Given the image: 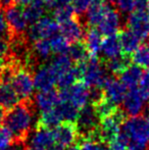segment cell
I'll list each match as a JSON object with an SVG mask.
<instances>
[{
    "label": "cell",
    "instance_id": "24",
    "mask_svg": "<svg viewBox=\"0 0 149 150\" xmlns=\"http://www.w3.org/2000/svg\"><path fill=\"white\" fill-rule=\"evenodd\" d=\"M46 8H47V6H46L44 0H33L28 5L25 6V16H26L29 24L32 25L43 18Z\"/></svg>",
    "mask_w": 149,
    "mask_h": 150
},
{
    "label": "cell",
    "instance_id": "48",
    "mask_svg": "<svg viewBox=\"0 0 149 150\" xmlns=\"http://www.w3.org/2000/svg\"><path fill=\"white\" fill-rule=\"evenodd\" d=\"M148 107H149V100H148Z\"/></svg>",
    "mask_w": 149,
    "mask_h": 150
},
{
    "label": "cell",
    "instance_id": "47",
    "mask_svg": "<svg viewBox=\"0 0 149 150\" xmlns=\"http://www.w3.org/2000/svg\"><path fill=\"white\" fill-rule=\"evenodd\" d=\"M147 122H148V125H149V117H147Z\"/></svg>",
    "mask_w": 149,
    "mask_h": 150
},
{
    "label": "cell",
    "instance_id": "32",
    "mask_svg": "<svg viewBox=\"0 0 149 150\" xmlns=\"http://www.w3.org/2000/svg\"><path fill=\"white\" fill-rule=\"evenodd\" d=\"M14 144H18L12 133L7 127L0 126V149L7 150L11 148Z\"/></svg>",
    "mask_w": 149,
    "mask_h": 150
},
{
    "label": "cell",
    "instance_id": "34",
    "mask_svg": "<svg viewBox=\"0 0 149 150\" xmlns=\"http://www.w3.org/2000/svg\"><path fill=\"white\" fill-rule=\"evenodd\" d=\"M137 0H115L114 4L119 13L130 14L136 8Z\"/></svg>",
    "mask_w": 149,
    "mask_h": 150
},
{
    "label": "cell",
    "instance_id": "25",
    "mask_svg": "<svg viewBox=\"0 0 149 150\" xmlns=\"http://www.w3.org/2000/svg\"><path fill=\"white\" fill-rule=\"evenodd\" d=\"M73 62L74 61L71 59L68 54H60V55H56L54 58H52L49 64L54 71V73L56 74L58 79L60 76L64 75V73H66L68 69H71L74 67Z\"/></svg>",
    "mask_w": 149,
    "mask_h": 150
},
{
    "label": "cell",
    "instance_id": "49",
    "mask_svg": "<svg viewBox=\"0 0 149 150\" xmlns=\"http://www.w3.org/2000/svg\"><path fill=\"white\" fill-rule=\"evenodd\" d=\"M148 69H149V67H148Z\"/></svg>",
    "mask_w": 149,
    "mask_h": 150
},
{
    "label": "cell",
    "instance_id": "22",
    "mask_svg": "<svg viewBox=\"0 0 149 150\" xmlns=\"http://www.w3.org/2000/svg\"><path fill=\"white\" fill-rule=\"evenodd\" d=\"M112 5L107 2L101 1L93 4L86 12V23H87L89 28H97L99 23L101 22L102 18L106 13Z\"/></svg>",
    "mask_w": 149,
    "mask_h": 150
},
{
    "label": "cell",
    "instance_id": "4",
    "mask_svg": "<svg viewBox=\"0 0 149 150\" xmlns=\"http://www.w3.org/2000/svg\"><path fill=\"white\" fill-rule=\"evenodd\" d=\"M126 119L124 110L117 108L109 115L100 120L99 127L97 130V139L102 143L107 144L112 139L119 135Z\"/></svg>",
    "mask_w": 149,
    "mask_h": 150
},
{
    "label": "cell",
    "instance_id": "8",
    "mask_svg": "<svg viewBox=\"0 0 149 150\" xmlns=\"http://www.w3.org/2000/svg\"><path fill=\"white\" fill-rule=\"evenodd\" d=\"M28 38L35 42L41 39H50L60 33L59 24L51 16H43L38 22L32 24L28 29Z\"/></svg>",
    "mask_w": 149,
    "mask_h": 150
},
{
    "label": "cell",
    "instance_id": "14",
    "mask_svg": "<svg viewBox=\"0 0 149 150\" xmlns=\"http://www.w3.org/2000/svg\"><path fill=\"white\" fill-rule=\"evenodd\" d=\"M127 87L119 80H117L112 77L107 80L103 89H102V94H103L104 98H106L108 101H110L117 106L123 103L124 99L127 95Z\"/></svg>",
    "mask_w": 149,
    "mask_h": 150
},
{
    "label": "cell",
    "instance_id": "36",
    "mask_svg": "<svg viewBox=\"0 0 149 150\" xmlns=\"http://www.w3.org/2000/svg\"><path fill=\"white\" fill-rule=\"evenodd\" d=\"M107 150H129L127 141L121 133L107 143Z\"/></svg>",
    "mask_w": 149,
    "mask_h": 150
},
{
    "label": "cell",
    "instance_id": "17",
    "mask_svg": "<svg viewBox=\"0 0 149 150\" xmlns=\"http://www.w3.org/2000/svg\"><path fill=\"white\" fill-rule=\"evenodd\" d=\"M31 146L42 150H50L54 146V138L52 129L36 125L34 133L31 137Z\"/></svg>",
    "mask_w": 149,
    "mask_h": 150
},
{
    "label": "cell",
    "instance_id": "30",
    "mask_svg": "<svg viewBox=\"0 0 149 150\" xmlns=\"http://www.w3.org/2000/svg\"><path fill=\"white\" fill-rule=\"evenodd\" d=\"M132 60L135 64L141 67H149V43L140 45L132 55Z\"/></svg>",
    "mask_w": 149,
    "mask_h": 150
},
{
    "label": "cell",
    "instance_id": "11",
    "mask_svg": "<svg viewBox=\"0 0 149 150\" xmlns=\"http://www.w3.org/2000/svg\"><path fill=\"white\" fill-rule=\"evenodd\" d=\"M35 89L38 92L53 90L57 86V76L50 64H41L34 74Z\"/></svg>",
    "mask_w": 149,
    "mask_h": 150
},
{
    "label": "cell",
    "instance_id": "37",
    "mask_svg": "<svg viewBox=\"0 0 149 150\" xmlns=\"http://www.w3.org/2000/svg\"><path fill=\"white\" fill-rule=\"evenodd\" d=\"M138 89L140 90V92L146 99H149V71L144 73Z\"/></svg>",
    "mask_w": 149,
    "mask_h": 150
},
{
    "label": "cell",
    "instance_id": "19",
    "mask_svg": "<svg viewBox=\"0 0 149 150\" xmlns=\"http://www.w3.org/2000/svg\"><path fill=\"white\" fill-rule=\"evenodd\" d=\"M143 75V67L132 63L119 74V81L127 87V89H134L139 86Z\"/></svg>",
    "mask_w": 149,
    "mask_h": 150
},
{
    "label": "cell",
    "instance_id": "13",
    "mask_svg": "<svg viewBox=\"0 0 149 150\" xmlns=\"http://www.w3.org/2000/svg\"><path fill=\"white\" fill-rule=\"evenodd\" d=\"M121 27V13L114 9L112 6L109 9L106 11L104 16L102 18L101 22L97 26V30L100 32L103 36H112L117 35Z\"/></svg>",
    "mask_w": 149,
    "mask_h": 150
},
{
    "label": "cell",
    "instance_id": "39",
    "mask_svg": "<svg viewBox=\"0 0 149 150\" xmlns=\"http://www.w3.org/2000/svg\"><path fill=\"white\" fill-rule=\"evenodd\" d=\"M6 36H10L9 29H8L7 23H6L5 16H4L2 9L0 8V38L6 37Z\"/></svg>",
    "mask_w": 149,
    "mask_h": 150
},
{
    "label": "cell",
    "instance_id": "42",
    "mask_svg": "<svg viewBox=\"0 0 149 150\" xmlns=\"http://www.w3.org/2000/svg\"><path fill=\"white\" fill-rule=\"evenodd\" d=\"M6 63H7V62H5L4 60H1V59H0V71H1L2 69H3V67L6 65Z\"/></svg>",
    "mask_w": 149,
    "mask_h": 150
},
{
    "label": "cell",
    "instance_id": "20",
    "mask_svg": "<svg viewBox=\"0 0 149 150\" xmlns=\"http://www.w3.org/2000/svg\"><path fill=\"white\" fill-rule=\"evenodd\" d=\"M100 54H101V57L105 61L123 54L119 36V35L106 36L103 39V42H102Z\"/></svg>",
    "mask_w": 149,
    "mask_h": 150
},
{
    "label": "cell",
    "instance_id": "31",
    "mask_svg": "<svg viewBox=\"0 0 149 150\" xmlns=\"http://www.w3.org/2000/svg\"><path fill=\"white\" fill-rule=\"evenodd\" d=\"M75 13L76 11L73 5L68 4V5L59 6V7L55 8L53 10V18H55V21L58 24H61V23L66 22V21L75 18Z\"/></svg>",
    "mask_w": 149,
    "mask_h": 150
},
{
    "label": "cell",
    "instance_id": "27",
    "mask_svg": "<svg viewBox=\"0 0 149 150\" xmlns=\"http://www.w3.org/2000/svg\"><path fill=\"white\" fill-rule=\"evenodd\" d=\"M130 64H131L130 56L125 55V54H121L119 56L105 61V67L107 69V71L112 74H115V75H119Z\"/></svg>",
    "mask_w": 149,
    "mask_h": 150
},
{
    "label": "cell",
    "instance_id": "41",
    "mask_svg": "<svg viewBox=\"0 0 149 150\" xmlns=\"http://www.w3.org/2000/svg\"><path fill=\"white\" fill-rule=\"evenodd\" d=\"M5 115H6L5 109H4L2 106H0V126H1L2 122H4V120H5Z\"/></svg>",
    "mask_w": 149,
    "mask_h": 150
},
{
    "label": "cell",
    "instance_id": "5",
    "mask_svg": "<svg viewBox=\"0 0 149 150\" xmlns=\"http://www.w3.org/2000/svg\"><path fill=\"white\" fill-rule=\"evenodd\" d=\"M60 100L68 103L78 110H81L84 107L89 105L92 98V93L83 82H77L74 85L59 90Z\"/></svg>",
    "mask_w": 149,
    "mask_h": 150
},
{
    "label": "cell",
    "instance_id": "18",
    "mask_svg": "<svg viewBox=\"0 0 149 150\" xmlns=\"http://www.w3.org/2000/svg\"><path fill=\"white\" fill-rule=\"evenodd\" d=\"M59 101V91H55L54 89L38 92L35 97V104L40 113L53 109L57 106Z\"/></svg>",
    "mask_w": 149,
    "mask_h": 150
},
{
    "label": "cell",
    "instance_id": "2",
    "mask_svg": "<svg viewBox=\"0 0 149 150\" xmlns=\"http://www.w3.org/2000/svg\"><path fill=\"white\" fill-rule=\"evenodd\" d=\"M121 134L126 139L129 150H147L149 146V125L147 119L130 117L124 122Z\"/></svg>",
    "mask_w": 149,
    "mask_h": 150
},
{
    "label": "cell",
    "instance_id": "45",
    "mask_svg": "<svg viewBox=\"0 0 149 150\" xmlns=\"http://www.w3.org/2000/svg\"><path fill=\"white\" fill-rule=\"evenodd\" d=\"M147 14H148V18H149V0H148V4H147Z\"/></svg>",
    "mask_w": 149,
    "mask_h": 150
},
{
    "label": "cell",
    "instance_id": "40",
    "mask_svg": "<svg viewBox=\"0 0 149 150\" xmlns=\"http://www.w3.org/2000/svg\"><path fill=\"white\" fill-rule=\"evenodd\" d=\"M13 1V4H16V5H20V6H23L25 7L26 5H28L31 1L33 0H12Z\"/></svg>",
    "mask_w": 149,
    "mask_h": 150
},
{
    "label": "cell",
    "instance_id": "3",
    "mask_svg": "<svg viewBox=\"0 0 149 150\" xmlns=\"http://www.w3.org/2000/svg\"><path fill=\"white\" fill-rule=\"evenodd\" d=\"M77 65L80 69V80L91 90H102L110 78L107 69L98 57L90 56L86 61Z\"/></svg>",
    "mask_w": 149,
    "mask_h": 150
},
{
    "label": "cell",
    "instance_id": "28",
    "mask_svg": "<svg viewBox=\"0 0 149 150\" xmlns=\"http://www.w3.org/2000/svg\"><path fill=\"white\" fill-rule=\"evenodd\" d=\"M33 50H34L35 56L41 60L49 59L50 56L53 54L49 39H41L35 41L33 44Z\"/></svg>",
    "mask_w": 149,
    "mask_h": 150
},
{
    "label": "cell",
    "instance_id": "23",
    "mask_svg": "<svg viewBox=\"0 0 149 150\" xmlns=\"http://www.w3.org/2000/svg\"><path fill=\"white\" fill-rule=\"evenodd\" d=\"M119 36V40H121L123 54L128 56H132L136 52V50L140 47V43L142 41L133 32L130 31L129 29L121 31Z\"/></svg>",
    "mask_w": 149,
    "mask_h": 150
},
{
    "label": "cell",
    "instance_id": "15",
    "mask_svg": "<svg viewBox=\"0 0 149 150\" xmlns=\"http://www.w3.org/2000/svg\"><path fill=\"white\" fill-rule=\"evenodd\" d=\"M20 102V96L10 83V78H0V106L9 110Z\"/></svg>",
    "mask_w": 149,
    "mask_h": 150
},
{
    "label": "cell",
    "instance_id": "9",
    "mask_svg": "<svg viewBox=\"0 0 149 150\" xmlns=\"http://www.w3.org/2000/svg\"><path fill=\"white\" fill-rule=\"evenodd\" d=\"M5 20L9 33L13 37H20L29 29V22L25 16L24 7L16 4H11L5 8Z\"/></svg>",
    "mask_w": 149,
    "mask_h": 150
},
{
    "label": "cell",
    "instance_id": "1",
    "mask_svg": "<svg viewBox=\"0 0 149 150\" xmlns=\"http://www.w3.org/2000/svg\"><path fill=\"white\" fill-rule=\"evenodd\" d=\"M4 126L12 133L18 144L25 142L34 126V109L30 100L22 101L7 110Z\"/></svg>",
    "mask_w": 149,
    "mask_h": 150
},
{
    "label": "cell",
    "instance_id": "29",
    "mask_svg": "<svg viewBox=\"0 0 149 150\" xmlns=\"http://www.w3.org/2000/svg\"><path fill=\"white\" fill-rule=\"evenodd\" d=\"M49 41H50V44H51L53 54H56V55L68 54L71 43L60 33L56 34L55 36L51 37L49 39Z\"/></svg>",
    "mask_w": 149,
    "mask_h": 150
},
{
    "label": "cell",
    "instance_id": "6",
    "mask_svg": "<svg viewBox=\"0 0 149 150\" xmlns=\"http://www.w3.org/2000/svg\"><path fill=\"white\" fill-rule=\"evenodd\" d=\"M10 83L22 101L30 100L35 90L34 77L26 67L14 65L10 76Z\"/></svg>",
    "mask_w": 149,
    "mask_h": 150
},
{
    "label": "cell",
    "instance_id": "21",
    "mask_svg": "<svg viewBox=\"0 0 149 150\" xmlns=\"http://www.w3.org/2000/svg\"><path fill=\"white\" fill-rule=\"evenodd\" d=\"M102 36L103 35L96 28H88V30L86 31L83 42L90 56L97 57L98 54H100L102 42H103Z\"/></svg>",
    "mask_w": 149,
    "mask_h": 150
},
{
    "label": "cell",
    "instance_id": "38",
    "mask_svg": "<svg viewBox=\"0 0 149 150\" xmlns=\"http://www.w3.org/2000/svg\"><path fill=\"white\" fill-rule=\"evenodd\" d=\"M44 1H45V4H46V6H47V8L54 10L55 8L59 7V6L72 4L73 0H44Z\"/></svg>",
    "mask_w": 149,
    "mask_h": 150
},
{
    "label": "cell",
    "instance_id": "35",
    "mask_svg": "<svg viewBox=\"0 0 149 150\" xmlns=\"http://www.w3.org/2000/svg\"><path fill=\"white\" fill-rule=\"evenodd\" d=\"M99 1H101V0H73L72 5L74 7L76 13L82 14L84 12H87V10L93 4L97 3Z\"/></svg>",
    "mask_w": 149,
    "mask_h": 150
},
{
    "label": "cell",
    "instance_id": "12",
    "mask_svg": "<svg viewBox=\"0 0 149 150\" xmlns=\"http://www.w3.org/2000/svg\"><path fill=\"white\" fill-rule=\"evenodd\" d=\"M146 98L138 88L129 89L123 101V109L130 117H139L144 110Z\"/></svg>",
    "mask_w": 149,
    "mask_h": 150
},
{
    "label": "cell",
    "instance_id": "26",
    "mask_svg": "<svg viewBox=\"0 0 149 150\" xmlns=\"http://www.w3.org/2000/svg\"><path fill=\"white\" fill-rule=\"evenodd\" d=\"M68 55L70 56L71 59L77 63V64L84 62V61H86L90 57L89 52H88L87 48H86L83 41L71 44Z\"/></svg>",
    "mask_w": 149,
    "mask_h": 150
},
{
    "label": "cell",
    "instance_id": "44",
    "mask_svg": "<svg viewBox=\"0 0 149 150\" xmlns=\"http://www.w3.org/2000/svg\"><path fill=\"white\" fill-rule=\"evenodd\" d=\"M105 2H107V3H114L115 0H105Z\"/></svg>",
    "mask_w": 149,
    "mask_h": 150
},
{
    "label": "cell",
    "instance_id": "7",
    "mask_svg": "<svg viewBox=\"0 0 149 150\" xmlns=\"http://www.w3.org/2000/svg\"><path fill=\"white\" fill-rule=\"evenodd\" d=\"M54 138V146L61 150H68L75 145L80 137L75 122H64L52 128ZM53 146V147H54Z\"/></svg>",
    "mask_w": 149,
    "mask_h": 150
},
{
    "label": "cell",
    "instance_id": "16",
    "mask_svg": "<svg viewBox=\"0 0 149 150\" xmlns=\"http://www.w3.org/2000/svg\"><path fill=\"white\" fill-rule=\"evenodd\" d=\"M59 29L60 34L71 44L82 42L86 34L83 24L76 18H73L71 20L59 24Z\"/></svg>",
    "mask_w": 149,
    "mask_h": 150
},
{
    "label": "cell",
    "instance_id": "43",
    "mask_svg": "<svg viewBox=\"0 0 149 150\" xmlns=\"http://www.w3.org/2000/svg\"><path fill=\"white\" fill-rule=\"evenodd\" d=\"M22 150H42V149L35 148V147H32V146H29V147H26V148H24V149H22Z\"/></svg>",
    "mask_w": 149,
    "mask_h": 150
},
{
    "label": "cell",
    "instance_id": "33",
    "mask_svg": "<svg viewBox=\"0 0 149 150\" xmlns=\"http://www.w3.org/2000/svg\"><path fill=\"white\" fill-rule=\"evenodd\" d=\"M79 145L81 150H107L104 143L92 138H83Z\"/></svg>",
    "mask_w": 149,
    "mask_h": 150
},
{
    "label": "cell",
    "instance_id": "46",
    "mask_svg": "<svg viewBox=\"0 0 149 150\" xmlns=\"http://www.w3.org/2000/svg\"><path fill=\"white\" fill-rule=\"evenodd\" d=\"M0 150H1V149H0ZM7 150H18V149H16V148H14V147L12 146L11 148H9V149H7Z\"/></svg>",
    "mask_w": 149,
    "mask_h": 150
},
{
    "label": "cell",
    "instance_id": "10",
    "mask_svg": "<svg viewBox=\"0 0 149 150\" xmlns=\"http://www.w3.org/2000/svg\"><path fill=\"white\" fill-rule=\"evenodd\" d=\"M127 27L141 41H145L149 37V18L147 10L135 9L131 12L128 16Z\"/></svg>",
    "mask_w": 149,
    "mask_h": 150
}]
</instances>
